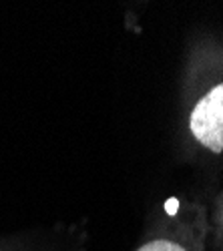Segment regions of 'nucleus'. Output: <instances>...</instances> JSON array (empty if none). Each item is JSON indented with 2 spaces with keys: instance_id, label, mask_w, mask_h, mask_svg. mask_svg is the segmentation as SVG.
I'll return each instance as SVG.
<instances>
[{
  "instance_id": "f257e3e1",
  "label": "nucleus",
  "mask_w": 223,
  "mask_h": 251,
  "mask_svg": "<svg viewBox=\"0 0 223 251\" xmlns=\"http://www.w3.org/2000/svg\"><path fill=\"white\" fill-rule=\"evenodd\" d=\"M193 137L213 153L223 151V82L201 99L191 113Z\"/></svg>"
},
{
  "instance_id": "f03ea898",
  "label": "nucleus",
  "mask_w": 223,
  "mask_h": 251,
  "mask_svg": "<svg viewBox=\"0 0 223 251\" xmlns=\"http://www.w3.org/2000/svg\"><path fill=\"white\" fill-rule=\"evenodd\" d=\"M137 251H185L181 245L173 243V241H167V239H157V241H151L143 247H139Z\"/></svg>"
},
{
  "instance_id": "7ed1b4c3",
  "label": "nucleus",
  "mask_w": 223,
  "mask_h": 251,
  "mask_svg": "<svg viewBox=\"0 0 223 251\" xmlns=\"http://www.w3.org/2000/svg\"><path fill=\"white\" fill-rule=\"evenodd\" d=\"M165 209H167V213H169V215H175V213H177V209H179V201H177V199H169L167 205H165Z\"/></svg>"
}]
</instances>
